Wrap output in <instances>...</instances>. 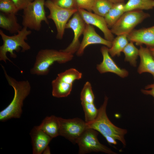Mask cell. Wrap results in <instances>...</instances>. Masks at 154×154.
Returning a JSON list of instances; mask_svg holds the SVG:
<instances>
[{
  "instance_id": "f546056e",
  "label": "cell",
  "mask_w": 154,
  "mask_h": 154,
  "mask_svg": "<svg viewBox=\"0 0 154 154\" xmlns=\"http://www.w3.org/2000/svg\"><path fill=\"white\" fill-rule=\"evenodd\" d=\"M14 3L18 10H23L34 0H11Z\"/></svg>"
},
{
  "instance_id": "e0dca14e",
  "label": "cell",
  "mask_w": 154,
  "mask_h": 154,
  "mask_svg": "<svg viewBox=\"0 0 154 154\" xmlns=\"http://www.w3.org/2000/svg\"><path fill=\"white\" fill-rule=\"evenodd\" d=\"M38 127L52 139L59 135L60 123L58 117H46Z\"/></svg>"
},
{
  "instance_id": "d4e9b609",
  "label": "cell",
  "mask_w": 154,
  "mask_h": 154,
  "mask_svg": "<svg viewBox=\"0 0 154 154\" xmlns=\"http://www.w3.org/2000/svg\"><path fill=\"white\" fill-rule=\"evenodd\" d=\"M113 4L109 0H96L92 10L94 13L104 17Z\"/></svg>"
},
{
  "instance_id": "836d02e7",
  "label": "cell",
  "mask_w": 154,
  "mask_h": 154,
  "mask_svg": "<svg viewBox=\"0 0 154 154\" xmlns=\"http://www.w3.org/2000/svg\"><path fill=\"white\" fill-rule=\"evenodd\" d=\"M113 4L122 3H124V0H109Z\"/></svg>"
},
{
  "instance_id": "6da1fadb",
  "label": "cell",
  "mask_w": 154,
  "mask_h": 154,
  "mask_svg": "<svg viewBox=\"0 0 154 154\" xmlns=\"http://www.w3.org/2000/svg\"><path fill=\"white\" fill-rule=\"evenodd\" d=\"M1 66L7 82L13 88L14 92L11 102L0 112V121L4 122L12 118H20L22 113L23 102L30 94L31 87L30 82L27 80L18 81L10 76L3 66Z\"/></svg>"
},
{
  "instance_id": "4fadbf2b",
  "label": "cell",
  "mask_w": 154,
  "mask_h": 154,
  "mask_svg": "<svg viewBox=\"0 0 154 154\" xmlns=\"http://www.w3.org/2000/svg\"><path fill=\"white\" fill-rule=\"evenodd\" d=\"M108 48L102 46L101 48L103 59L100 64L97 65L96 68L98 71L101 74L110 72L114 73L124 78L127 76L128 72L124 69H121L116 64L110 55Z\"/></svg>"
},
{
  "instance_id": "7c38bea8",
  "label": "cell",
  "mask_w": 154,
  "mask_h": 154,
  "mask_svg": "<svg viewBox=\"0 0 154 154\" xmlns=\"http://www.w3.org/2000/svg\"><path fill=\"white\" fill-rule=\"evenodd\" d=\"M83 35L82 41L76 52V54L78 56L82 55L86 47L90 44H101L109 48L112 46V42L101 37L96 32L94 27L92 25L86 24Z\"/></svg>"
},
{
  "instance_id": "4dcf8cb0",
  "label": "cell",
  "mask_w": 154,
  "mask_h": 154,
  "mask_svg": "<svg viewBox=\"0 0 154 154\" xmlns=\"http://www.w3.org/2000/svg\"><path fill=\"white\" fill-rule=\"evenodd\" d=\"M145 89H150V90H147L141 89L142 92L145 95H151L154 98V83L145 86Z\"/></svg>"
},
{
  "instance_id": "ffe728a7",
  "label": "cell",
  "mask_w": 154,
  "mask_h": 154,
  "mask_svg": "<svg viewBox=\"0 0 154 154\" xmlns=\"http://www.w3.org/2000/svg\"><path fill=\"white\" fill-rule=\"evenodd\" d=\"M125 3L114 4L109 12L104 17L108 27H111L114 25L125 12Z\"/></svg>"
},
{
  "instance_id": "9c48e42d",
  "label": "cell",
  "mask_w": 154,
  "mask_h": 154,
  "mask_svg": "<svg viewBox=\"0 0 154 154\" xmlns=\"http://www.w3.org/2000/svg\"><path fill=\"white\" fill-rule=\"evenodd\" d=\"M58 118L60 123L59 135L74 144L76 143L79 138L87 128L86 121L78 117L69 119Z\"/></svg>"
},
{
  "instance_id": "44dd1931",
  "label": "cell",
  "mask_w": 154,
  "mask_h": 154,
  "mask_svg": "<svg viewBox=\"0 0 154 154\" xmlns=\"http://www.w3.org/2000/svg\"><path fill=\"white\" fill-rule=\"evenodd\" d=\"M154 8V0H128L124 6V12L136 10H148Z\"/></svg>"
},
{
  "instance_id": "e575fe53",
  "label": "cell",
  "mask_w": 154,
  "mask_h": 154,
  "mask_svg": "<svg viewBox=\"0 0 154 154\" xmlns=\"http://www.w3.org/2000/svg\"><path fill=\"white\" fill-rule=\"evenodd\" d=\"M150 52L154 59V47H148Z\"/></svg>"
},
{
  "instance_id": "3957f363",
  "label": "cell",
  "mask_w": 154,
  "mask_h": 154,
  "mask_svg": "<svg viewBox=\"0 0 154 154\" xmlns=\"http://www.w3.org/2000/svg\"><path fill=\"white\" fill-rule=\"evenodd\" d=\"M73 54L52 49H43L38 52L33 67L30 70L31 74L39 76L47 75L50 67L54 62L63 64L71 60Z\"/></svg>"
},
{
  "instance_id": "5bb4252c",
  "label": "cell",
  "mask_w": 154,
  "mask_h": 154,
  "mask_svg": "<svg viewBox=\"0 0 154 154\" xmlns=\"http://www.w3.org/2000/svg\"><path fill=\"white\" fill-rule=\"evenodd\" d=\"M130 42L137 45L145 44L147 47H154V25L147 28L134 29L127 36Z\"/></svg>"
},
{
  "instance_id": "83f0119b",
  "label": "cell",
  "mask_w": 154,
  "mask_h": 154,
  "mask_svg": "<svg viewBox=\"0 0 154 154\" xmlns=\"http://www.w3.org/2000/svg\"><path fill=\"white\" fill-rule=\"evenodd\" d=\"M54 4L68 9H78L76 0H51Z\"/></svg>"
},
{
  "instance_id": "2e32d148",
  "label": "cell",
  "mask_w": 154,
  "mask_h": 154,
  "mask_svg": "<svg viewBox=\"0 0 154 154\" xmlns=\"http://www.w3.org/2000/svg\"><path fill=\"white\" fill-rule=\"evenodd\" d=\"M139 56L140 62L137 71L141 74L144 72L151 74L154 78V59L148 47L140 46L139 49Z\"/></svg>"
},
{
  "instance_id": "d6986e66",
  "label": "cell",
  "mask_w": 154,
  "mask_h": 154,
  "mask_svg": "<svg viewBox=\"0 0 154 154\" xmlns=\"http://www.w3.org/2000/svg\"><path fill=\"white\" fill-rule=\"evenodd\" d=\"M52 94L57 98L65 97L70 93L73 84L64 82L57 77L52 82Z\"/></svg>"
},
{
  "instance_id": "1f68e13d",
  "label": "cell",
  "mask_w": 154,
  "mask_h": 154,
  "mask_svg": "<svg viewBox=\"0 0 154 154\" xmlns=\"http://www.w3.org/2000/svg\"><path fill=\"white\" fill-rule=\"evenodd\" d=\"M105 138L109 144L114 145H116L117 144L116 140L112 137H105Z\"/></svg>"
},
{
  "instance_id": "5b68a950",
  "label": "cell",
  "mask_w": 154,
  "mask_h": 154,
  "mask_svg": "<svg viewBox=\"0 0 154 154\" xmlns=\"http://www.w3.org/2000/svg\"><path fill=\"white\" fill-rule=\"evenodd\" d=\"M44 0H34L23 10L22 25L23 27L39 31L42 21L48 25L44 9Z\"/></svg>"
},
{
  "instance_id": "30bf717a",
  "label": "cell",
  "mask_w": 154,
  "mask_h": 154,
  "mask_svg": "<svg viewBox=\"0 0 154 154\" xmlns=\"http://www.w3.org/2000/svg\"><path fill=\"white\" fill-rule=\"evenodd\" d=\"M86 24L78 11L75 13L72 17L69 20L65 27V29H70L73 30L74 33L73 39L65 49L60 50L72 54L76 52L80 44L79 38L83 34Z\"/></svg>"
},
{
  "instance_id": "277c9868",
  "label": "cell",
  "mask_w": 154,
  "mask_h": 154,
  "mask_svg": "<svg viewBox=\"0 0 154 154\" xmlns=\"http://www.w3.org/2000/svg\"><path fill=\"white\" fill-rule=\"evenodd\" d=\"M31 31L27 28L23 27L22 29L14 35L9 36L5 34L2 30H0V35L3 41V44L0 46V60L6 63L8 60L12 62L7 57V52L10 54V56L15 58L17 55L14 51L18 52L22 48L21 51L24 52L30 50L31 46L25 40L27 37L31 33Z\"/></svg>"
},
{
  "instance_id": "52a82bcc",
  "label": "cell",
  "mask_w": 154,
  "mask_h": 154,
  "mask_svg": "<svg viewBox=\"0 0 154 154\" xmlns=\"http://www.w3.org/2000/svg\"><path fill=\"white\" fill-rule=\"evenodd\" d=\"M98 133L93 129L87 128L78 140V153L85 154L92 152H102L108 154L117 153L101 143L98 138Z\"/></svg>"
},
{
  "instance_id": "cb8c5ba5",
  "label": "cell",
  "mask_w": 154,
  "mask_h": 154,
  "mask_svg": "<svg viewBox=\"0 0 154 154\" xmlns=\"http://www.w3.org/2000/svg\"><path fill=\"white\" fill-rule=\"evenodd\" d=\"M82 76L81 72L75 68H71L58 74L57 77L66 83L73 84L74 81L80 79Z\"/></svg>"
},
{
  "instance_id": "ac0fdd59",
  "label": "cell",
  "mask_w": 154,
  "mask_h": 154,
  "mask_svg": "<svg viewBox=\"0 0 154 154\" xmlns=\"http://www.w3.org/2000/svg\"><path fill=\"white\" fill-rule=\"evenodd\" d=\"M15 14L0 13V27L11 34L18 33L23 28L18 23Z\"/></svg>"
},
{
  "instance_id": "7402d4cb",
  "label": "cell",
  "mask_w": 154,
  "mask_h": 154,
  "mask_svg": "<svg viewBox=\"0 0 154 154\" xmlns=\"http://www.w3.org/2000/svg\"><path fill=\"white\" fill-rule=\"evenodd\" d=\"M127 35H122L117 36L112 42L111 47L108 48L110 54L112 57L119 56L121 52L128 43Z\"/></svg>"
},
{
  "instance_id": "4316f807",
  "label": "cell",
  "mask_w": 154,
  "mask_h": 154,
  "mask_svg": "<svg viewBox=\"0 0 154 154\" xmlns=\"http://www.w3.org/2000/svg\"><path fill=\"white\" fill-rule=\"evenodd\" d=\"M0 11L5 13L16 14L19 10L11 0H2L0 1Z\"/></svg>"
},
{
  "instance_id": "d6a6232c",
  "label": "cell",
  "mask_w": 154,
  "mask_h": 154,
  "mask_svg": "<svg viewBox=\"0 0 154 154\" xmlns=\"http://www.w3.org/2000/svg\"><path fill=\"white\" fill-rule=\"evenodd\" d=\"M42 153L44 154H50V149L48 146L44 149L42 152Z\"/></svg>"
},
{
  "instance_id": "603a6c76",
  "label": "cell",
  "mask_w": 154,
  "mask_h": 154,
  "mask_svg": "<svg viewBox=\"0 0 154 154\" xmlns=\"http://www.w3.org/2000/svg\"><path fill=\"white\" fill-rule=\"evenodd\" d=\"M122 52L125 56V60L129 62L132 66L135 67L136 60L139 56V49L135 46L133 42L130 41L128 42Z\"/></svg>"
},
{
  "instance_id": "9a60e30c",
  "label": "cell",
  "mask_w": 154,
  "mask_h": 154,
  "mask_svg": "<svg viewBox=\"0 0 154 154\" xmlns=\"http://www.w3.org/2000/svg\"><path fill=\"white\" fill-rule=\"evenodd\" d=\"M30 135L33 154H41L48 146L52 138L38 127L34 126L31 130Z\"/></svg>"
},
{
  "instance_id": "8992f818",
  "label": "cell",
  "mask_w": 154,
  "mask_h": 154,
  "mask_svg": "<svg viewBox=\"0 0 154 154\" xmlns=\"http://www.w3.org/2000/svg\"><path fill=\"white\" fill-rule=\"evenodd\" d=\"M150 16L149 13L142 10L125 12L111 27V30L113 34L117 36L127 35L136 26Z\"/></svg>"
},
{
  "instance_id": "f1b7e54d",
  "label": "cell",
  "mask_w": 154,
  "mask_h": 154,
  "mask_svg": "<svg viewBox=\"0 0 154 154\" xmlns=\"http://www.w3.org/2000/svg\"><path fill=\"white\" fill-rule=\"evenodd\" d=\"M78 9H82L89 12L92 9L96 0H76Z\"/></svg>"
},
{
  "instance_id": "ba28073f",
  "label": "cell",
  "mask_w": 154,
  "mask_h": 154,
  "mask_svg": "<svg viewBox=\"0 0 154 154\" xmlns=\"http://www.w3.org/2000/svg\"><path fill=\"white\" fill-rule=\"evenodd\" d=\"M45 6L50 11L47 18L52 19L55 25L57 31L56 38L62 39L66 24L70 17L78 11V9H68L62 8L54 3L51 0L45 1Z\"/></svg>"
},
{
  "instance_id": "d590c367",
  "label": "cell",
  "mask_w": 154,
  "mask_h": 154,
  "mask_svg": "<svg viewBox=\"0 0 154 154\" xmlns=\"http://www.w3.org/2000/svg\"><path fill=\"white\" fill-rule=\"evenodd\" d=\"M1 0H0V1H1Z\"/></svg>"
},
{
  "instance_id": "7a4b0ae2",
  "label": "cell",
  "mask_w": 154,
  "mask_h": 154,
  "mask_svg": "<svg viewBox=\"0 0 154 154\" xmlns=\"http://www.w3.org/2000/svg\"><path fill=\"white\" fill-rule=\"evenodd\" d=\"M108 98L105 96L104 102L98 109L97 116L93 121L86 122L87 128L93 129L100 133L105 138L112 137L119 141L125 147L126 145L125 138L127 133V129L117 127L108 118L106 112Z\"/></svg>"
},
{
  "instance_id": "8fae6325",
  "label": "cell",
  "mask_w": 154,
  "mask_h": 154,
  "mask_svg": "<svg viewBox=\"0 0 154 154\" xmlns=\"http://www.w3.org/2000/svg\"><path fill=\"white\" fill-rule=\"evenodd\" d=\"M78 11L86 24L96 26L103 32L106 39L112 42L113 41L114 36L104 17L82 9H78Z\"/></svg>"
},
{
  "instance_id": "484cf974",
  "label": "cell",
  "mask_w": 154,
  "mask_h": 154,
  "mask_svg": "<svg viewBox=\"0 0 154 154\" xmlns=\"http://www.w3.org/2000/svg\"><path fill=\"white\" fill-rule=\"evenodd\" d=\"M94 98L91 84L87 82L84 84L80 93L81 104L94 103Z\"/></svg>"
}]
</instances>
